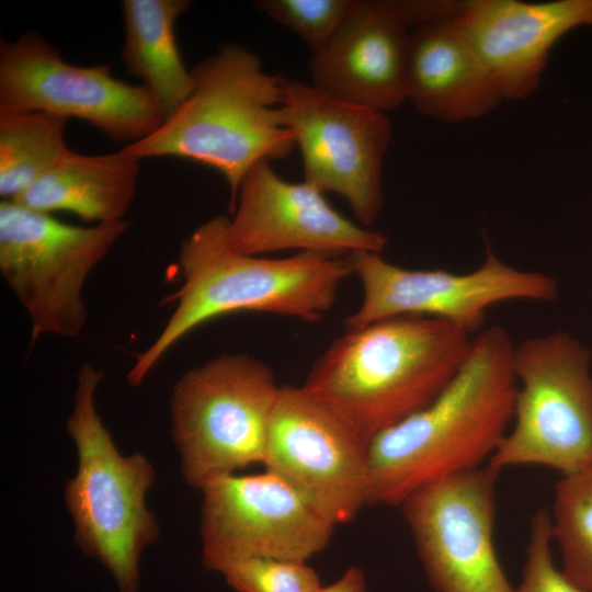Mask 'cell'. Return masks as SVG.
<instances>
[{
    "label": "cell",
    "mask_w": 592,
    "mask_h": 592,
    "mask_svg": "<svg viewBox=\"0 0 592 592\" xmlns=\"http://www.w3.org/2000/svg\"><path fill=\"white\" fill-rule=\"evenodd\" d=\"M319 592H368L365 573L358 567H350L334 582L322 585Z\"/></svg>",
    "instance_id": "cell-26"
},
{
    "label": "cell",
    "mask_w": 592,
    "mask_h": 592,
    "mask_svg": "<svg viewBox=\"0 0 592 592\" xmlns=\"http://www.w3.org/2000/svg\"><path fill=\"white\" fill-rule=\"evenodd\" d=\"M200 490L202 556L209 571L243 557L307 561L329 545L335 527L267 470L218 476Z\"/></svg>",
    "instance_id": "cell-14"
},
{
    "label": "cell",
    "mask_w": 592,
    "mask_h": 592,
    "mask_svg": "<svg viewBox=\"0 0 592 592\" xmlns=\"http://www.w3.org/2000/svg\"><path fill=\"white\" fill-rule=\"evenodd\" d=\"M280 111L299 148L304 181L341 195L361 226H371L383 207V161L392 137L386 113L285 78Z\"/></svg>",
    "instance_id": "cell-12"
},
{
    "label": "cell",
    "mask_w": 592,
    "mask_h": 592,
    "mask_svg": "<svg viewBox=\"0 0 592 592\" xmlns=\"http://www.w3.org/2000/svg\"><path fill=\"white\" fill-rule=\"evenodd\" d=\"M458 7L448 0H356L332 38L311 54V84L384 113L396 110L407 101L412 29Z\"/></svg>",
    "instance_id": "cell-15"
},
{
    "label": "cell",
    "mask_w": 592,
    "mask_h": 592,
    "mask_svg": "<svg viewBox=\"0 0 592 592\" xmlns=\"http://www.w3.org/2000/svg\"><path fill=\"white\" fill-rule=\"evenodd\" d=\"M455 20L503 100L519 101L540 84L556 43L578 27L592 25V0L460 1Z\"/></svg>",
    "instance_id": "cell-17"
},
{
    "label": "cell",
    "mask_w": 592,
    "mask_h": 592,
    "mask_svg": "<svg viewBox=\"0 0 592 592\" xmlns=\"http://www.w3.org/2000/svg\"><path fill=\"white\" fill-rule=\"evenodd\" d=\"M190 70L187 99L153 133L123 148L139 159L179 157L217 170L232 214L248 170L285 159L296 147L280 111L283 77L267 73L254 53L236 44L221 45Z\"/></svg>",
    "instance_id": "cell-4"
},
{
    "label": "cell",
    "mask_w": 592,
    "mask_h": 592,
    "mask_svg": "<svg viewBox=\"0 0 592 592\" xmlns=\"http://www.w3.org/2000/svg\"><path fill=\"white\" fill-rule=\"evenodd\" d=\"M103 372L81 365L66 430L78 452V470L65 486V503L81 551L112 574L118 592H140L139 561L160 531L146 504L156 471L146 456L122 455L95 408Z\"/></svg>",
    "instance_id": "cell-5"
},
{
    "label": "cell",
    "mask_w": 592,
    "mask_h": 592,
    "mask_svg": "<svg viewBox=\"0 0 592 592\" xmlns=\"http://www.w3.org/2000/svg\"><path fill=\"white\" fill-rule=\"evenodd\" d=\"M128 227L126 220L73 226L1 200L0 272L30 317V348L43 335L80 334L86 281Z\"/></svg>",
    "instance_id": "cell-8"
},
{
    "label": "cell",
    "mask_w": 592,
    "mask_h": 592,
    "mask_svg": "<svg viewBox=\"0 0 592 592\" xmlns=\"http://www.w3.org/2000/svg\"><path fill=\"white\" fill-rule=\"evenodd\" d=\"M473 337L448 321L412 315L346 329L316 360L303 387L369 443L443 391Z\"/></svg>",
    "instance_id": "cell-3"
},
{
    "label": "cell",
    "mask_w": 592,
    "mask_h": 592,
    "mask_svg": "<svg viewBox=\"0 0 592 592\" xmlns=\"http://www.w3.org/2000/svg\"><path fill=\"white\" fill-rule=\"evenodd\" d=\"M456 13L412 29L406 69L407 101L451 124L481 118L504 101Z\"/></svg>",
    "instance_id": "cell-18"
},
{
    "label": "cell",
    "mask_w": 592,
    "mask_h": 592,
    "mask_svg": "<svg viewBox=\"0 0 592 592\" xmlns=\"http://www.w3.org/2000/svg\"><path fill=\"white\" fill-rule=\"evenodd\" d=\"M363 288L360 307L344 321L346 329L396 316H423L448 321L473 335L482 329L487 311L509 300L550 303L558 296L550 275L502 262L487 247L485 261L468 273L412 270L376 252L346 257Z\"/></svg>",
    "instance_id": "cell-10"
},
{
    "label": "cell",
    "mask_w": 592,
    "mask_h": 592,
    "mask_svg": "<svg viewBox=\"0 0 592 592\" xmlns=\"http://www.w3.org/2000/svg\"><path fill=\"white\" fill-rule=\"evenodd\" d=\"M511 426L489 465L544 466L562 475L592 465V374L589 350L557 331L514 346Z\"/></svg>",
    "instance_id": "cell-7"
},
{
    "label": "cell",
    "mask_w": 592,
    "mask_h": 592,
    "mask_svg": "<svg viewBox=\"0 0 592 592\" xmlns=\"http://www.w3.org/2000/svg\"><path fill=\"white\" fill-rule=\"evenodd\" d=\"M281 387L266 363L243 353H223L181 376L170 398L171 432L190 486L263 465Z\"/></svg>",
    "instance_id": "cell-6"
},
{
    "label": "cell",
    "mask_w": 592,
    "mask_h": 592,
    "mask_svg": "<svg viewBox=\"0 0 592 592\" xmlns=\"http://www.w3.org/2000/svg\"><path fill=\"white\" fill-rule=\"evenodd\" d=\"M226 238L231 249L249 255L295 249L346 258L382 253L387 244L382 231L352 223L305 181H285L266 159L243 177Z\"/></svg>",
    "instance_id": "cell-16"
},
{
    "label": "cell",
    "mask_w": 592,
    "mask_h": 592,
    "mask_svg": "<svg viewBox=\"0 0 592 592\" xmlns=\"http://www.w3.org/2000/svg\"><path fill=\"white\" fill-rule=\"evenodd\" d=\"M500 473L487 464L422 487L399 506L435 592H512L493 539Z\"/></svg>",
    "instance_id": "cell-13"
},
{
    "label": "cell",
    "mask_w": 592,
    "mask_h": 592,
    "mask_svg": "<svg viewBox=\"0 0 592 592\" xmlns=\"http://www.w3.org/2000/svg\"><path fill=\"white\" fill-rule=\"evenodd\" d=\"M514 346L504 328H482L443 391L371 440L369 505L399 508L422 487L489 464L513 419Z\"/></svg>",
    "instance_id": "cell-1"
},
{
    "label": "cell",
    "mask_w": 592,
    "mask_h": 592,
    "mask_svg": "<svg viewBox=\"0 0 592 592\" xmlns=\"http://www.w3.org/2000/svg\"><path fill=\"white\" fill-rule=\"evenodd\" d=\"M140 161L124 148L92 156L69 149L12 201L47 214L70 212L84 221H121L136 194Z\"/></svg>",
    "instance_id": "cell-19"
},
{
    "label": "cell",
    "mask_w": 592,
    "mask_h": 592,
    "mask_svg": "<svg viewBox=\"0 0 592 592\" xmlns=\"http://www.w3.org/2000/svg\"><path fill=\"white\" fill-rule=\"evenodd\" d=\"M23 112L79 118L127 145L147 137L166 119L146 88L114 78L107 65L65 61L34 31L0 42V113Z\"/></svg>",
    "instance_id": "cell-9"
},
{
    "label": "cell",
    "mask_w": 592,
    "mask_h": 592,
    "mask_svg": "<svg viewBox=\"0 0 592 592\" xmlns=\"http://www.w3.org/2000/svg\"><path fill=\"white\" fill-rule=\"evenodd\" d=\"M356 0H258L253 4L295 32L312 53L321 49L344 23Z\"/></svg>",
    "instance_id": "cell-24"
},
{
    "label": "cell",
    "mask_w": 592,
    "mask_h": 592,
    "mask_svg": "<svg viewBox=\"0 0 592 592\" xmlns=\"http://www.w3.org/2000/svg\"><path fill=\"white\" fill-rule=\"evenodd\" d=\"M187 0L122 1L125 38L122 59L162 107L166 118L191 94L193 79L179 53L174 26Z\"/></svg>",
    "instance_id": "cell-20"
},
{
    "label": "cell",
    "mask_w": 592,
    "mask_h": 592,
    "mask_svg": "<svg viewBox=\"0 0 592 592\" xmlns=\"http://www.w3.org/2000/svg\"><path fill=\"white\" fill-rule=\"evenodd\" d=\"M229 216L217 215L183 240L179 253L182 286L164 303H177L155 341L138 353L127 373L140 385L182 338L209 320L240 311L321 321L334 305L342 282L353 275L348 258L297 252L263 258L227 243Z\"/></svg>",
    "instance_id": "cell-2"
},
{
    "label": "cell",
    "mask_w": 592,
    "mask_h": 592,
    "mask_svg": "<svg viewBox=\"0 0 592 592\" xmlns=\"http://www.w3.org/2000/svg\"><path fill=\"white\" fill-rule=\"evenodd\" d=\"M550 513L536 511L532 519L522 580L512 592H587L556 567Z\"/></svg>",
    "instance_id": "cell-25"
},
{
    "label": "cell",
    "mask_w": 592,
    "mask_h": 592,
    "mask_svg": "<svg viewBox=\"0 0 592 592\" xmlns=\"http://www.w3.org/2000/svg\"><path fill=\"white\" fill-rule=\"evenodd\" d=\"M68 119L44 112L0 113V196L15 200L69 150Z\"/></svg>",
    "instance_id": "cell-21"
},
{
    "label": "cell",
    "mask_w": 592,
    "mask_h": 592,
    "mask_svg": "<svg viewBox=\"0 0 592 592\" xmlns=\"http://www.w3.org/2000/svg\"><path fill=\"white\" fill-rule=\"evenodd\" d=\"M213 571L237 592H319L322 588L307 561L243 557L221 562Z\"/></svg>",
    "instance_id": "cell-23"
},
{
    "label": "cell",
    "mask_w": 592,
    "mask_h": 592,
    "mask_svg": "<svg viewBox=\"0 0 592 592\" xmlns=\"http://www.w3.org/2000/svg\"><path fill=\"white\" fill-rule=\"evenodd\" d=\"M263 466L334 526L369 505L368 443L303 386L281 387Z\"/></svg>",
    "instance_id": "cell-11"
},
{
    "label": "cell",
    "mask_w": 592,
    "mask_h": 592,
    "mask_svg": "<svg viewBox=\"0 0 592 592\" xmlns=\"http://www.w3.org/2000/svg\"><path fill=\"white\" fill-rule=\"evenodd\" d=\"M549 513L562 572L576 585L592 592V465L562 475Z\"/></svg>",
    "instance_id": "cell-22"
}]
</instances>
